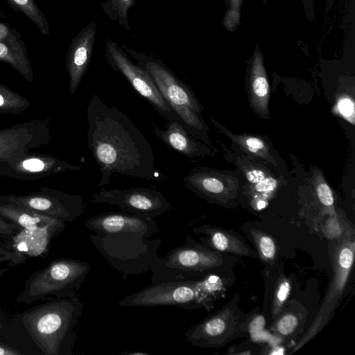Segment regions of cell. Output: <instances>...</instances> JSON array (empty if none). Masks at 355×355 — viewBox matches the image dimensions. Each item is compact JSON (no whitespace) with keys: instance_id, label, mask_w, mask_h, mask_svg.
<instances>
[{"instance_id":"7bdbcfd3","label":"cell","mask_w":355,"mask_h":355,"mask_svg":"<svg viewBox=\"0 0 355 355\" xmlns=\"http://www.w3.org/2000/svg\"><path fill=\"white\" fill-rule=\"evenodd\" d=\"M2 328H3V325H2L1 322H0V331L2 329Z\"/></svg>"},{"instance_id":"6da1fadb","label":"cell","mask_w":355,"mask_h":355,"mask_svg":"<svg viewBox=\"0 0 355 355\" xmlns=\"http://www.w3.org/2000/svg\"><path fill=\"white\" fill-rule=\"evenodd\" d=\"M87 119V146L101 175L98 188L107 185L114 173L147 180L159 175L150 142L125 114L93 94Z\"/></svg>"},{"instance_id":"7a4b0ae2","label":"cell","mask_w":355,"mask_h":355,"mask_svg":"<svg viewBox=\"0 0 355 355\" xmlns=\"http://www.w3.org/2000/svg\"><path fill=\"white\" fill-rule=\"evenodd\" d=\"M85 227L92 245L116 270L128 275L150 271L159 257V232L153 218L125 212H106L89 218Z\"/></svg>"},{"instance_id":"277c9868","label":"cell","mask_w":355,"mask_h":355,"mask_svg":"<svg viewBox=\"0 0 355 355\" xmlns=\"http://www.w3.org/2000/svg\"><path fill=\"white\" fill-rule=\"evenodd\" d=\"M221 279L214 275L182 281L152 284L128 294L118 304L123 307L177 306L186 310H209L223 293Z\"/></svg>"},{"instance_id":"9a60e30c","label":"cell","mask_w":355,"mask_h":355,"mask_svg":"<svg viewBox=\"0 0 355 355\" xmlns=\"http://www.w3.org/2000/svg\"><path fill=\"white\" fill-rule=\"evenodd\" d=\"M166 126V129L162 130L153 123L156 136L170 148L190 159L211 153L209 147L195 139L177 121H167Z\"/></svg>"},{"instance_id":"ab89813d","label":"cell","mask_w":355,"mask_h":355,"mask_svg":"<svg viewBox=\"0 0 355 355\" xmlns=\"http://www.w3.org/2000/svg\"><path fill=\"white\" fill-rule=\"evenodd\" d=\"M121 354H125V355H146V354H149L148 353L141 352V351H137V352H136V351H133V352L125 351V352H122Z\"/></svg>"},{"instance_id":"4fadbf2b","label":"cell","mask_w":355,"mask_h":355,"mask_svg":"<svg viewBox=\"0 0 355 355\" xmlns=\"http://www.w3.org/2000/svg\"><path fill=\"white\" fill-rule=\"evenodd\" d=\"M65 227L66 224L35 230L21 228L6 242L12 251L9 267L24 263L30 258L47 256L53 239L58 237Z\"/></svg>"},{"instance_id":"2e32d148","label":"cell","mask_w":355,"mask_h":355,"mask_svg":"<svg viewBox=\"0 0 355 355\" xmlns=\"http://www.w3.org/2000/svg\"><path fill=\"white\" fill-rule=\"evenodd\" d=\"M248 78L250 103L253 108L257 113L268 114L270 86L263 55L258 44L249 60Z\"/></svg>"},{"instance_id":"d6986e66","label":"cell","mask_w":355,"mask_h":355,"mask_svg":"<svg viewBox=\"0 0 355 355\" xmlns=\"http://www.w3.org/2000/svg\"><path fill=\"white\" fill-rule=\"evenodd\" d=\"M33 130L20 124L0 131V162L10 164L26 155L24 150L33 139Z\"/></svg>"},{"instance_id":"83f0119b","label":"cell","mask_w":355,"mask_h":355,"mask_svg":"<svg viewBox=\"0 0 355 355\" xmlns=\"http://www.w3.org/2000/svg\"><path fill=\"white\" fill-rule=\"evenodd\" d=\"M298 326V320L295 315L287 313L281 317L275 324V330L282 336L292 334Z\"/></svg>"},{"instance_id":"ba28073f","label":"cell","mask_w":355,"mask_h":355,"mask_svg":"<svg viewBox=\"0 0 355 355\" xmlns=\"http://www.w3.org/2000/svg\"><path fill=\"white\" fill-rule=\"evenodd\" d=\"M105 57L112 69L122 74L159 114L167 121H175L182 125L181 120L163 98L149 73L134 63L123 49L110 37L105 40Z\"/></svg>"},{"instance_id":"4316f807","label":"cell","mask_w":355,"mask_h":355,"mask_svg":"<svg viewBox=\"0 0 355 355\" xmlns=\"http://www.w3.org/2000/svg\"><path fill=\"white\" fill-rule=\"evenodd\" d=\"M254 239L261 259L268 262L273 261L276 254V246L273 239L263 233H257Z\"/></svg>"},{"instance_id":"74e56055","label":"cell","mask_w":355,"mask_h":355,"mask_svg":"<svg viewBox=\"0 0 355 355\" xmlns=\"http://www.w3.org/2000/svg\"><path fill=\"white\" fill-rule=\"evenodd\" d=\"M17 349L0 341V355H21Z\"/></svg>"},{"instance_id":"f6af8a7d","label":"cell","mask_w":355,"mask_h":355,"mask_svg":"<svg viewBox=\"0 0 355 355\" xmlns=\"http://www.w3.org/2000/svg\"><path fill=\"white\" fill-rule=\"evenodd\" d=\"M64 1H68V0H64Z\"/></svg>"},{"instance_id":"8992f818","label":"cell","mask_w":355,"mask_h":355,"mask_svg":"<svg viewBox=\"0 0 355 355\" xmlns=\"http://www.w3.org/2000/svg\"><path fill=\"white\" fill-rule=\"evenodd\" d=\"M90 270L91 266L83 260L54 259L32 273L25 281L24 288L16 301L31 305L39 300L76 295Z\"/></svg>"},{"instance_id":"e575fe53","label":"cell","mask_w":355,"mask_h":355,"mask_svg":"<svg viewBox=\"0 0 355 355\" xmlns=\"http://www.w3.org/2000/svg\"><path fill=\"white\" fill-rule=\"evenodd\" d=\"M245 176L248 180L252 184H256L266 178V173L263 171L257 168L248 170L245 173Z\"/></svg>"},{"instance_id":"d4e9b609","label":"cell","mask_w":355,"mask_h":355,"mask_svg":"<svg viewBox=\"0 0 355 355\" xmlns=\"http://www.w3.org/2000/svg\"><path fill=\"white\" fill-rule=\"evenodd\" d=\"M30 105V102L24 96L8 87L0 85V113H19Z\"/></svg>"},{"instance_id":"f35d334b","label":"cell","mask_w":355,"mask_h":355,"mask_svg":"<svg viewBox=\"0 0 355 355\" xmlns=\"http://www.w3.org/2000/svg\"><path fill=\"white\" fill-rule=\"evenodd\" d=\"M227 10L241 12L243 0H223Z\"/></svg>"},{"instance_id":"7c38bea8","label":"cell","mask_w":355,"mask_h":355,"mask_svg":"<svg viewBox=\"0 0 355 355\" xmlns=\"http://www.w3.org/2000/svg\"><path fill=\"white\" fill-rule=\"evenodd\" d=\"M236 180L205 167L193 168L184 178V187L211 202H222L234 197Z\"/></svg>"},{"instance_id":"8d00e7d4","label":"cell","mask_w":355,"mask_h":355,"mask_svg":"<svg viewBox=\"0 0 355 355\" xmlns=\"http://www.w3.org/2000/svg\"><path fill=\"white\" fill-rule=\"evenodd\" d=\"M264 325V320L262 316H258L252 321L249 326V330L251 335L253 336L258 331H261Z\"/></svg>"},{"instance_id":"3957f363","label":"cell","mask_w":355,"mask_h":355,"mask_svg":"<svg viewBox=\"0 0 355 355\" xmlns=\"http://www.w3.org/2000/svg\"><path fill=\"white\" fill-rule=\"evenodd\" d=\"M49 299L25 311L22 324L44 355H71L84 304L77 295Z\"/></svg>"},{"instance_id":"ee69618b","label":"cell","mask_w":355,"mask_h":355,"mask_svg":"<svg viewBox=\"0 0 355 355\" xmlns=\"http://www.w3.org/2000/svg\"><path fill=\"white\" fill-rule=\"evenodd\" d=\"M99 1H103V0H99Z\"/></svg>"},{"instance_id":"1f68e13d","label":"cell","mask_w":355,"mask_h":355,"mask_svg":"<svg viewBox=\"0 0 355 355\" xmlns=\"http://www.w3.org/2000/svg\"><path fill=\"white\" fill-rule=\"evenodd\" d=\"M241 12L227 10L223 19V26L230 31H235L240 24Z\"/></svg>"},{"instance_id":"d590c367","label":"cell","mask_w":355,"mask_h":355,"mask_svg":"<svg viewBox=\"0 0 355 355\" xmlns=\"http://www.w3.org/2000/svg\"><path fill=\"white\" fill-rule=\"evenodd\" d=\"M12 258V251L5 241H0V265L4 262L10 261Z\"/></svg>"},{"instance_id":"f1b7e54d","label":"cell","mask_w":355,"mask_h":355,"mask_svg":"<svg viewBox=\"0 0 355 355\" xmlns=\"http://www.w3.org/2000/svg\"><path fill=\"white\" fill-rule=\"evenodd\" d=\"M316 194L320 202L325 207H334V199L329 186L324 181L316 185Z\"/></svg>"},{"instance_id":"ac0fdd59","label":"cell","mask_w":355,"mask_h":355,"mask_svg":"<svg viewBox=\"0 0 355 355\" xmlns=\"http://www.w3.org/2000/svg\"><path fill=\"white\" fill-rule=\"evenodd\" d=\"M24 156L10 163L12 169L18 173L45 175L66 171H78L81 169L80 166L72 165L51 155Z\"/></svg>"},{"instance_id":"b9f144b4","label":"cell","mask_w":355,"mask_h":355,"mask_svg":"<svg viewBox=\"0 0 355 355\" xmlns=\"http://www.w3.org/2000/svg\"><path fill=\"white\" fill-rule=\"evenodd\" d=\"M4 17V15L2 14V12L0 10V19Z\"/></svg>"},{"instance_id":"836d02e7","label":"cell","mask_w":355,"mask_h":355,"mask_svg":"<svg viewBox=\"0 0 355 355\" xmlns=\"http://www.w3.org/2000/svg\"><path fill=\"white\" fill-rule=\"evenodd\" d=\"M278 185L277 180L273 178H266L254 184V189L257 193H268L274 191Z\"/></svg>"},{"instance_id":"52a82bcc","label":"cell","mask_w":355,"mask_h":355,"mask_svg":"<svg viewBox=\"0 0 355 355\" xmlns=\"http://www.w3.org/2000/svg\"><path fill=\"white\" fill-rule=\"evenodd\" d=\"M220 254L197 243L189 235L184 244L176 247L151 267V283L182 281L202 277L220 266Z\"/></svg>"},{"instance_id":"484cf974","label":"cell","mask_w":355,"mask_h":355,"mask_svg":"<svg viewBox=\"0 0 355 355\" xmlns=\"http://www.w3.org/2000/svg\"><path fill=\"white\" fill-rule=\"evenodd\" d=\"M291 291V284L287 278L280 279L274 290L272 300L273 316L278 314L286 301Z\"/></svg>"},{"instance_id":"60d3db41","label":"cell","mask_w":355,"mask_h":355,"mask_svg":"<svg viewBox=\"0 0 355 355\" xmlns=\"http://www.w3.org/2000/svg\"><path fill=\"white\" fill-rule=\"evenodd\" d=\"M266 205H267V202L265 200L261 199V200H259L257 202V207L258 209H263V208L266 207Z\"/></svg>"},{"instance_id":"cb8c5ba5","label":"cell","mask_w":355,"mask_h":355,"mask_svg":"<svg viewBox=\"0 0 355 355\" xmlns=\"http://www.w3.org/2000/svg\"><path fill=\"white\" fill-rule=\"evenodd\" d=\"M135 4V0H103L101 8L107 16L125 29H131L128 22V12L130 8Z\"/></svg>"},{"instance_id":"ffe728a7","label":"cell","mask_w":355,"mask_h":355,"mask_svg":"<svg viewBox=\"0 0 355 355\" xmlns=\"http://www.w3.org/2000/svg\"><path fill=\"white\" fill-rule=\"evenodd\" d=\"M193 232L196 235L204 234L199 240L205 246L216 252H230L240 255H249L250 250L241 240L218 227L208 225L196 227Z\"/></svg>"},{"instance_id":"30bf717a","label":"cell","mask_w":355,"mask_h":355,"mask_svg":"<svg viewBox=\"0 0 355 355\" xmlns=\"http://www.w3.org/2000/svg\"><path fill=\"white\" fill-rule=\"evenodd\" d=\"M0 202L12 203L65 223L78 218L85 208L82 196L51 190L27 195H0Z\"/></svg>"},{"instance_id":"603a6c76","label":"cell","mask_w":355,"mask_h":355,"mask_svg":"<svg viewBox=\"0 0 355 355\" xmlns=\"http://www.w3.org/2000/svg\"><path fill=\"white\" fill-rule=\"evenodd\" d=\"M10 8L21 12L29 19L44 35H50L49 25L46 17L39 8L35 0H6Z\"/></svg>"},{"instance_id":"e0dca14e","label":"cell","mask_w":355,"mask_h":355,"mask_svg":"<svg viewBox=\"0 0 355 355\" xmlns=\"http://www.w3.org/2000/svg\"><path fill=\"white\" fill-rule=\"evenodd\" d=\"M0 216L27 230L49 228L66 224L65 222L49 217L12 203L0 202Z\"/></svg>"},{"instance_id":"9c48e42d","label":"cell","mask_w":355,"mask_h":355,"mask_svg":"<svg viewBox=\"0 0 355 355\" xmlns=\"http://www.w3.org/2000/svg\"><path fill=\"white\" fill-rule=\"evenodd\" d=\"M92 204H107L132 215L155 218L169 211L171 204L160 191L143 187L107 189L105 187L92 193Z\"/></svg>"},{"instance_id":"5bb4252c","label":"cell","mask_w":355,"mask_h":355,"mask_svg":"<svg viewBox=\"0 0 355 355\" xmlns=\"http://www.w3.org/2000/svg\"><path fill=\"white\" fill-rule=\"evenodd\" d=\"M94 21L84 26L71 40L67 53L66 69L69 92L75 94L91 62L96 36Z\"/></svg>"},{"instance_id":"d6a6232c","label":"cell","mask_w":355,"mask_h":355,"mask_svg":"<svg viewBox=\"0 0 355 355\" xmlns=\"http://www.w3.org/2000/svg\"><path fill=\"white\" fill-rule=\"evenodd\" d=\"M305 11L306 17L309 21L312 22L316 20L314 9V0H301ZM266 5L267 0H262ZM334 0H327L325 11L327 12L333 6Z\"/></svg>"},{"instance_id":"4dcf8cb0","label":"cell","mask_w":355,"mask_h":355,"mask_svg":"<svg viewBox=\"0 0 355 355\" xmlns=\"http://www.w3.org/2000/svg\"><path fill=\"white\" fill-rule=\"evenodd\" d=\"M21 228L13 223L0 216V239L3 241H10Z\"/></svg>"},{"instance_id":"f546056e","label":"cell","mask_w":355,"mask_h":355,"mask_svg":"<svg viewBox=\"0 0 355 355\" xmlns=\"http://www.w3.org/2000/svg\"><path fill=\"white\" fill-rule=\"evenodd\" d=\"M338 107L340 114L352 124L354 123V103L347 96L341 97L338 102Z\"/></svg>"},{"instance_id":"44dd1931","label":"cell","mask_w":355,"mask_h":355,"mask_svg":"<svg viewBox=\"0 0 355 355\" xmlns=\"http://www.w3.org/2000/svg\"><path fill=\"white\" fill-rule=\"evenodd\" d=\"M0 61L10 64L26 80L33 82V71L24 41L19 43L0 42Z\"/></svg>"},{"instance_id":"5b68a950","label":"cell","mask_w":355,"mask_h":355,"mask_svg":"<svg viewBox=\"0 0 355 355\" xmlns=\"http://www.w3.org/2000/svg\"><path fill=\"white\" fill-rule=\"evenodd\" d=\"M137 64L147 71L171 109L181 120L182 126L191 135L209 141L208 128L202 116V107L191 88L180 80L159 58L146 51L120 45Z\"/></svg>"},{"instance_id":"8fae6325","label":"cell","mask_w":355,"mask_h":355,"mask_svg":"<svg viewBox=\"0 0 355 355\" xmlns=\"http://www.w3.org/2000/svg\"><path fill=\"white\" fill-rule=\"evenodd\" d=\"M334 255V273L331 284L322 307L310 329L298 347L314 336L327 322L343 293L354 258V244L348 239L338 243Z\"/></svg>"},{"instance_id":"7402d4cb","label":"cell","mask_w":355,"mask_h":355,"mask_svg":"<svg viewBox=\"0 0 355 355\" xmlns=\"http://www.w3.org/2000/svg\"><path fill=\"white\" fill-rule=\"evenodd\" d=\"M210 120L220 132L238 144L245 153L276 164L275 160L270 153L269 146L263 139L251 135L234 134L219 124L211 116Z\"/></svg>"}]
</instances>
